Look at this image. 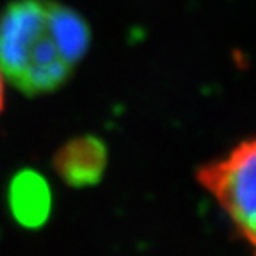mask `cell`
Returning a JSON list of instances; mask_svg holds the SVG:
<instances>
[{
	"instance_id": "1",
	"label": "cell",
	"mask_w": 256,
	"mask_h": 256,
	"mask_svg": "<svg viewBox=\"0 0 256 256\" xmlns=\"http://www.w3.org/2000/svg\"><path fill=\"white\" fill-rule=\"evenodd\" d=\"M89 46L86 18L59 0H11L0 11V72L27 96L62 88Z\"/></svg>"
},
{
	"instance_id": "2",
	"label": "cell",
	"mask_w": 256,
	"mask_h": 256,
	"mask_svg": "<svg viewBox=\"0 0 256 256\" xmlns=\"http://www.w3.org/2000/svg\"><path fill=\"white\" fill-rule=\"evenodd\" d=\"M206 188L230 216L240 235L254 246L256 240V142L244 139L226 156L203 164L196 172Z\"/></svg>"
},
{
	"instance_id": "3",
	"label": "cell",
	"mask_w": 256,
	"mask_h": 256,
	"mask_svg": "<svg viewBox=\"0 0 256 256\" xmlns=\"http://www.w3.org/2000/svg\"><path fill=\"white\" fill-rule=\"evenodd\" d=\"M107 144L96 136H78L57 150L52 166L59 178L70 187L98 185L107 169Z\"/></svg>"
},
{
	"instance_id": "4",
	"label": "cell",
	"mask_w": 256,
	"mask_h": 256,
	"mask_svg": "<svg viewBox=\"0 0 256 256\" xmlns=\"http://www.w3.org/2000/svg\"><path fill=\"white\" fill-rule=\"evenodd\" d=\"M8 203L12 217L24 228H41L52 208L48 182L34 169H22L9 182Z\"/></svg>"
},
{
	"instance_id": "5",
	"label": "cell",
	"mask_w": 256,
	"mask_h": 256,
	"mask_svg": "<svg viewBox=\"0 0 256 256\" xmlns=\"http://www.w3.org/2000/svg\"><path fill=\"white\" fill-rule=\"evenodd\" d=\"M4 105H6V86H4V75L0 72V114L4 110Z\"/></svg>"
}]
</instances>
